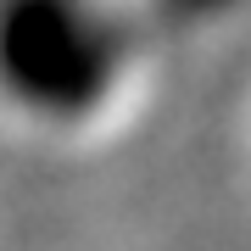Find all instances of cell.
<instances>
[{
  "instance_id": "6da1fadb",
  "label": "cell",
  "mask_w": 251,
  "mask_h": 251,
  "mask_svg": "<svg viewBox=\"0 0 251 251\" xmlns=\"http://www.w3.org/2000/svg\"><path fill=\"white\" fill-rule=\"evenodd\" d=\"M134 39L117 0H0V106L45 117L50 56L62 73V123L106 112Z\"/></svg>"
}]
</instances>
